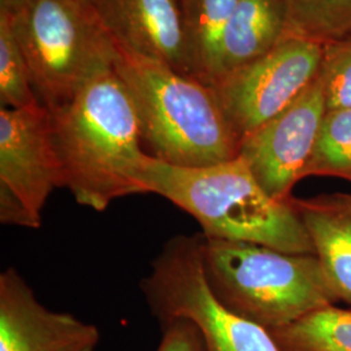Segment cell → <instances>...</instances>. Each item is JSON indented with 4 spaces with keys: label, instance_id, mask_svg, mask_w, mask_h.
<instances>
[{
    "label": "cell",
    "instance_id": "6da1fadb",
    "mask_svg": "<svg viewBox=\"0 0 351 351\" xmlns=\"http://www.w3.org/2000/svg\"><path fill=\"white\" fill-rule=\"evenodd\" d=\"M50 114L64 188L78 204L103 213L116 199L146 194L139 172L149 154L141 145L133 101L113 66Z\"/></svg>",
    "mask_w": 351,
    "mask_h": 351
},
{
    "label": "cell",
    "instance_id": "9c48e42d",
    "mask_svg": "<svg viewBox=\"0 0 351 351\" xmlns=\"http://www.w3.org/2000/svg\"><path fill=\"white\" fill-rule=\"evenodd\" d=\"M326 114L319 73L284 111L241 141L239 156L272 198L288 201L294 185L304 178Z\"/></svg>",
    "mask_w": 351,
    "mask_h": 351
},
{
    "label": "cell",
    "instance_id": "ffe728a7",
    "mask_svg": "<svg viewBox=\"0 0 351 351\" xmlns=\"http://www.w3.org/2000/svg\"><path fill=\"white\" fill-rule=\"evenodd\" d=\"M163 337L156 351H206L201 329L185 317L160 323Z\"/></svg>",
    "mask_w": 351,
    "mask_h": 351
},
{
    "label": "cell",
    "instance_id": "44dd1931",
    "mask_svg": "<svg viewBox=\"0 0 351 351\" xmlns=\"http://www.w3.org/2000/svg\"><path fill=\"white\" fill-rule=\"evenodd\" d=\"M27 0H0V11L16 12L20 7H23Z\"/></svg>",
    "mask_w": 351,
    "mask_h": 351
},
{
    "label": "cell",
    "instance_id": "e0dca14e",
    "mask_svg": "<svg viewBox=\"0 0 351 351\" xmlns=\"http://www.w3.org/2000/svg\"><path fill=\"white\" fill-rule=\"evenodd\" d=\"M40 104L25 55L12 24V14L0 11V107L26 108Z\"/></svg>",
    "mask_w": 351,
    "mask_h": 351
},
{
    "label": "cell",
    "instance_id": "5b68a950",
    "mask_svg": "<svg viewBox=\"0 0 351 351\" xmlns=\"http://www.w3.org/2000/svg\"><path fill=\"white\" fill-rule=\"evenodd\" d=\"M11 14L38 99L49 112L112 68L116 43L88 3L27 0Z\"/></svg>",
    "mask_w": 351,
    "mask_h": 351
},
{
    "label": "cell",
    "instance_id": "7c38bea8",
    "mask_svg": "<svg viewBox=\"0 0 351 351\" xmlns=\"http://www.w3.org/2000/svg\"><path fill=\"white\" fill-rule=\"evenodd\" d=\"M339 301L351 306V193L291 198Z\"/></svg>",
    "mask_w": 351,
    "mask_h": 351
},
{
    "label": "cell",
    "instance_id": "3957f363",
    "mask_svg": "<svg viewBox=\"0 0 351 351\" xmlns=\"http://www.w3.org/2000/svg\"><path fill=\"white\" fill-rule=\"evenodd\" d=\"M116 49L113 68L133 101L151 156L189 168L239 156L241 139L211 86L167 64Z\"/></svg>",
    "mask_w": 351,
    "mask_h": 351
},
{
    "label": "cell",
    "instance_id": "8fae6325",
    "mask_svg": "<svg viewBox=\"0 0 351 351\" xmlns=\"http://www.w3.org/2000/svg\"><path fill=\"white\" fill-rule=\"evenodd\" d=\"M113 42L191 75L181 0H93Z\"/></svg>",
    "mask_w": 351,
    "mask_h": 351
},
{
    "label": "cell",
    "instance_id": "2e32d148",
    "mask_svg": "<svg viewBox=\"0 0 351 351\" xmlns=\"http://www.w3.org/2000/svg\"><path fill=\"white\" fill-rule=\"evenodd\" d=\"M287 7L285 37L323 46L351 37V0H287Z\"/></svg>",
    "mask_w": 351,
    "mask_h": 351
},
{
    "label": "cell",
    "instance_id": "d6986e66",
    "mask_svg": "<svg viewBox=\"0 0 351 351\" xmlns=\"http://www.w3.org/2000/svg\"><path fill=\"white\" fill-rule=\"evenodd\" d=\"M320 77L326 112L351 110V37L324 46Z\"/></svg>",
    "mask_w": 351,
    "mask_h": 351
},
{
    "label": "cell",
    "instance_id": "52a82bcc",
    "mask_svg": "<svg viewBox=\"0 0 351 351\" xmlns=\"http://www.w3.org/2000/svg\"><path fill=\"white\" fill-rule=\"evenodd\" d=\"M60 188L63 171L49 110L0 107V221L38 229L46 202Z\"/></svg>",
    "mask_w": 351,
    "mask_h": 351
},
{
    "label": "cell",
    "instance_id": "ac0fdd59",
    "mask_svg": "<svg viewBox=\"0 0 351 351\" xmlns=\"http://www.w3.org/2000/svg\"><path fill=\"white\" fill-rule=\"evenodd\" d=\"M339 177L351 184V110L328 111L303 177Z\"/></svg>",
    "mask_w": 351,
    "mask_h": 351
},
{
    "label": "cell",
    "instance_id": "7a4b0ae2",
    "mask_svg": "<svg viewBox=\"0 0 351 351\" xmlns=\"http://www.w3.org/2000/svg\"><path fill=\"white\" fill-rule=\"evenodd\" d=\"M139 181L146 194L160 195L193 216L207 239L315 255L293 197L288 201L272 198L241 156L189 168L165 163L149 154L141 167Z\"/></svg>",
    "mask_w": 351,
    "mask_h": 351
},
{
    "label": "cell",
    "instance_id": "8992f818",
    "mask_svg": "<svg viewBox=\"0 0 351 351\" xmlns=\"http://www.w3.org/2000/svg\"><path fill=\"white\" fill-rule=\"evenodd\" d=\"M141 288L159 323L177 317L194 322L206 351H281L268 329L216 300L204 274L199 233L167 241Z\"/></svg>",
    "mask_w": 351,
    "mask_h": 351
},
{
    "label": "cell",
    "instance_id": "7402d4cb",
    "mask_svg": "<svg viewBox=\"0 0 351 351\" xmlns=\"http://www.w3.org/2000/svg\"><path fill=\"white\" fill-rule=\"evenodd\" d=\"M82 1H85V3H88V4H90V5H91V3H93V0H82Z\"/></svg>",
    "mask_w": 351,
    "mask_h": 351
},
{
    "label": "cell",
    "instance_id": "277c9868",
    "mask_svg": "<svg viewBox=\"0 0 351 351\" xmlns=\"http://www.w3.org/2000/svg\"><path fill=\"white\" fill-rule=\"evenodd\" d=\"M202 259L216 300L265 329L289 326L339 301L316 255L202 234Z\"/></svg>",
    "mask_w": 351,
    "mask_h": 351
},
{
    "label": "cell",
    "instance_id": "4fadbf2b",
    "mask_svg": "<svg viewBox=\"0 0 351 351\" xmlns=\"http://www.w3.org/2000/svg\"><path fill=\"white\" fill-rule=\"evenodd\" d=\"M287 21V0H239L221 39L213 84L275 49L285 37Z\"/></svg>",
    "mask_w": 351,
    "mask_h": 351
},
{
    "label": "cell",
    "instance_id": "30bf717a",
    "mask_svg": "<svg viewBox=\"0 0 351 351\" xmlns=\"http://www.w3.org/2000/svg\"><path fill=\"white\" fill-rule=\"evenodd\" d=\"M98 326L38 301L14 268L0 274V351H95Z\"/></svg>",
    "mask_w": 351,
    "mask_h": 351
},
{
    "label": "cell",
    "instance_id": "9a60e30c",
    "mask_svg": "<svg viewBox=\"0 0 351 351\" xmlns=\"http://www.w3.org/2000/svg\"><path fill=\"white\" fill-rule=\"evenodd\" d=\"M268 332L281 351H351V310L328 306Z\"/></svg>",
    "mask_w": 351,
    "mask_h": 351
},
{
    "label": "cell",
    "instance_id": "ba28073f",
    "mask_svg": "<svg viewBox=\"0 0 351 351\" xmlns=\"http://www.w3.org/2000/svg\"><path fill=\"white\" fill-rule=\"evenodd\" d=\"M324 46L285 37L275 49L220 77L211 88L242 141L295 101L317 75Z\"/></svg>",
    "mask_w": 351,
    "mask_h": 351
},
{
    "label": "cell",
    "instance_id": "5bb4252c",
    "mask_svg": "<svg viewBox=\"0 0 351 351\" xmlns=\"http://www.w3.org/2000/svg\"><path fill=\"white\" fill-rule=\"evenodd\" d=\"M239 0H181L191 75L211 86L221 39Z\"/></svg>",
    "mask_w": 351,
    "mask_h": 351
}]
</instances>
